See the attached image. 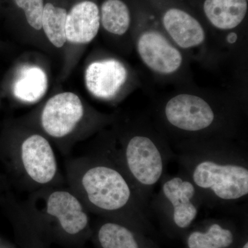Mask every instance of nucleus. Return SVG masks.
Wrapping results in <instances>:
<instances>
[{
	"label": "nucleus",
	"instance_id": "obj_1",
	"mask_svg": "<svg viewBox=\"0 0 248 248\" xmlns=\"http://www.w3.org/2000/svg\"><path fill=\"white\" fill-rule=\"evenodd\" d=\"M157 128L181 143L236 138L244 107L238 96L186 89L165 98L156 108Z\"/></svg>",
	"mask_w": 248,
	"mask_h": 248
},
{
	"label": "nucleus",
	"instance_id": "obj_2",
	"mask_svg": "<svg viewBox=\"0 0 248 248\" xmlns=\"http://www.w3.org/2000/svg\"><path fill=\"white\" fill-rule=\"evenodd\" d=\"M183 173L202 202L230 205L248 195L247 155L232 140L177 144Z\"/></svg>",
	"mask_w": 248,
	"mask_h": 248
},
{
	"label": "nucleus",
	"instance_id": "obj_3",
	"mask_svg": "<svg viewBox=\"0 0 248 248\" xmlns=\"http://www.w3.org/2000/svg\"><path fill=\"white\" fill-rule=\"evenodd\" d=\"M65 169L67 186L88 211L112 218L148 211L123 170L102 152L69 159Z\"/></svg>",
	"mask_w": 248,
	"mask_h": 248
},
{
	"label": "nucleus",
	"instance_id": "obj_4",
	"mask_svg": "<svg viewBox=\"0 0 248 248\" xmlns=\"http://www.w3.org/2000/svg\"><path fill=\"white\" fill-rule=\"evenodd\" d=\"M166 138L157 127L140 119L120 144L102 152L123 170L148 206V198L162 180L166 164L172 155Z\"/></svg>",
	"mask_w": 248,
	"mask_h": 248
},
{
	"label": "nucleus",
	"instance_id": "obj_5",
	"mask_svg": "<svg viewBox=\"0 0 248 248\" xmlns=\"http://www.w3.org/2000/svg\"><path fill=\"white\" fill-rule=\"evenodd\" d=\"M21 206L28 218L53 223L68 236H76L89 226V212L68 186H49L31 192Z\"/></svg>",
	"mask_w": 248,
	"mask_h": 248
},
{
	"label": "nucleus",
	"instance_id": "obj_6",
	"mask_svg": "<svg viewBox=\"0 0 248 248\" xmlns=\"http://www.w3.org/2000/svg\"><path fill=\"white\" fill-rule=\"evenodd\" d=\"M14 161L15 172L22 189L29 193L66 182L53 146L40 134H31L23 139L14 154Z\"/></svg>",
	"mask_w": 248,
	"mask_h": 248
},
{
	"label": "nucleus",
	"instance_id": "obj_7",
	"mask_svg": "<svg viewBox=\"0 0 248 248\" xmlns=\"http://www.w3.org/2000/svg\"><path fill=\"white\" fill-rule=\"evenodd\" d=\"M135 44L140 61L158 79L182 82L188 78V57L164 31L140 27Z\"/></svg>",
	"mask_w": 248,
	"mask_h": 248
},
{
	"label": "nucleus",
	"instance_id": "obj_8",
	"mask_svg": "<svg viewBox=\"0 0 248 248\" xmlns=\"http://www.w3.org/2000/svg\"><path fill=\"white\" fill-rule=\"evenodd\" d=\"M161 182L153 208L169 214L176 226L185 229L197 217L203 203L202 197L193 184L183 174L165 177Z\"/></svg>",
	"mask_w": 248,
	"mask_h": 248
},
{
	"label": "nucleus",
	"instance_id": "obj_9",
	"mask_svg": "<svg viewBox=\"0 0 248 248\" xmlns=\"http://www.w3.org/2000/svg\"><path fill=\"white\" fill-rule=\"evenodd\" d=\"M84 105L77 94L63 93L46 102L40 115V124L50 138H67L78 128L84 118Z\"/></svg>",
	"mask_w": 248,
	"mask_h": 248
},
{
	"label": "nucleus",
	"instance_id": "obj_10",
	"mask_svg": "<svg viewBox=\"0 0 248 248\" xmlns=\"http://www.w3.org/2000/svg\"><path fill=\"white\" fill-rule=\"evenodd\" d=\"M126 67L115 59L93 62L85 74L86 87L96 97L113 99L128 79Z\"/></svg>",
	"mask_w": 248,
	"mask_h": 248
},
{
	"label": "nucleus",
	"instance_id": "obj_11",
	"mask_svg": "<svg viewBox=\"0 0 248 248\" xmlns=\"http://www.w3.org/2000/svg\"><path fill=\"white\" fill-rule=\"evenodd\" d=\"M203 11L209 22L219 31L229 32V44L239 37L234 30L244 22L248 11L247 0H205Z\"/></svg>",
	"mask_w": 248,
	"mask_h": 248
},
{
	"label": "nucleus",
	"instance_id": "obj_12",
	"mask_svg": "<svg viewBox=\"0 0 248 248\" xmlns=\"http://www.w3.org/2000/svg\"><path fill=\"white\" fill-rule=\"evenodd\" d=\"M100 27L97 5L84 1L75 5L67 14L66 40L76 44H87L97 36Z\"/></svg>",
	"mask_w": 248,
	"mask_h": 248
},
{
	"label": "nucleus",
	"instance_id": "obj_13",
	"mask_svg": "<svg viewBox=\"0 0 248 248\" xmlns=\"http://www.w3.org/2000/svg\"><path fill=\"white\" fill-rule=\"evenodd\" d=\"M47 84L46 75L42 68L25 67L15 83L14 94L23 102H35L45 95Z\"/></svg>",
	"mask_w": 248,
	"mask_h": 248
},
{
	"label": "nucleus",
	"instance_id": "obj_14",
	"mask_svg": "<svg viewBox=\"0 0 248 248\" xmlns=\"http://www.w3.org/2000/svg\"><path fill=\"white\" fill-rule=\"evenodd\" d=\"M100 22L107 32L123 36L131 24L130 10L122 0H106L101 8Z\"/></svg>",
	"mask_w": 248,
	"mask_h": 248
},
{
	"label": "nucleus",
	"instance_id": "obj_15",
	"mask_svg": "<svg viewBox=\"0 0 248 248\" xmlns=\"http://www.w3.org/2000/svg\"><path fill=\"white\" fill-rule=\"evenodd\" d=\"M67 11L48 3L44 7L42 28L49 41L55 46L61 48L66 42V22Z\"/></svg>",
	"mask_w": 248,
	"mask_h": 248
},
{
	"label": "nucleus",
	"instance_id": "obj_16",
	"mask_svg": "<svg viewBox=\"0 0 248 248\" xmlns=\"http://www.w3.org/2000/svg\"><path fill=\"white\" fill-rule=\"evenodd\" d=\"M97 238L102 248H140L133 233L119 222L108 221L102 224Z\"/></svg>",
	"mask_w": 248,
	"mask_h": 248
},
{
	"label": "nucleus",
	"instance_id": "obj_17",
	"mask_svg": "<svg viewBox=\"0 0 248 248\" xmlns=\"http://www.w3.org/2000/svg\"><path fill=\"white\" fill-rule=\"evenodd\" d=\"M234 242V235L230 230L218 223H213L205 232L196 231L187 239L189 248H227Z\"/></svg>",
	"mask_w": 248,
	"mask_h": 248
},
{
	"label": "nucleus",
	"instance_id": "obj_18",
	"mask_svg": "<svg viewBox=\"0 0 248 248\" xmlns=\"http://www.w3.org/2000/svg\"><path fill=\"white\" fill-rule=\"evenodd\" d=\"M16 4L24 10L29 24L36 29H42V18L44 11V0H15Z\"/></svg>",
	"mask_w": 248,
	"mask_h": 248
},
{
	"label": "nucleus",
	"instance_id": "obj_19",
	"mask_svg": "<svg viewBox=\"0 0 248 248\" xmlns=\"http://www.w3.org/2000/svg\"><path fill=\"white\" fill-rule=\"evenodd\" d=\"M242 248H248V243L246 242V244H244V246H243Z\"/></svg>",
	"mask_w": 248,
	"mask_h": 248
},
{
	"label": "nucleus",
	"instance_id": "obj_20",
	"mask_svg": "<svg viewBox=\"0 0 248 248\" xmlns=\"http://www.w3.org/2000/svg\"></svg>",
	"mask_w": 248,
	"mask_h": 248
}]
</instances>
